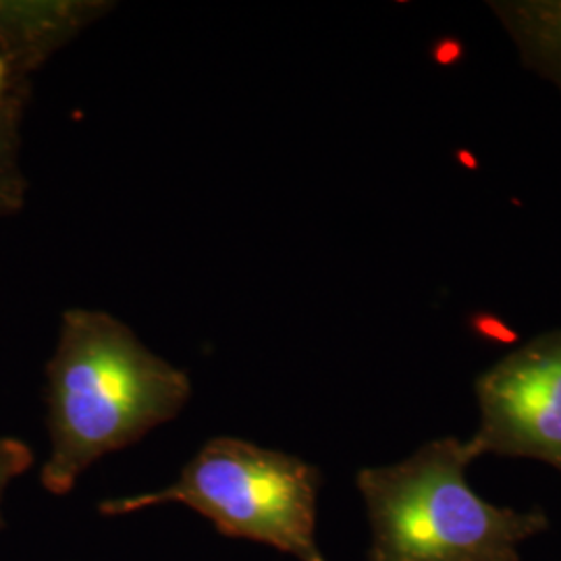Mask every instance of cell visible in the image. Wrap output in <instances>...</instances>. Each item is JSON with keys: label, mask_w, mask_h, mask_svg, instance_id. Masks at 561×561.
<instances>
[{"label": "cell", "mask_w": 561, "mask_h": 561, "mask_svg": "<svg viewBox=\"0 0 561 561\" xmlns=\"http://www.w3.org/2000/svg\"><path fill=\"white\" fill-rule=\"evenodd\" d=\"M46 375L50 456L41 482L59 497L102 456L173 421L192 396L183 370L96 310L65 312Z\"/></svg>", "instance_id": "6da1fadb"}, {"label": "cell", "mask_w": 561, "mask_h": 561, "mask_svg": "<svg viewBox=\"0 0 561 561\" xmlns=\"http://www.w3.org/2000/svg\"><path fill=\"white\" fill-rule=\"evenodd\" d=\"M466 443L442 437L410 458L356 477L373 542L368 561H520V545L549 528L541 507L484 502L470 486Z\"/></svg>", "instance_id": "7a4b0ae2"}, {"label": "cell", "mask_w": 561, "mask_h": 561, "mask_svg": "<svg viewBox=\"0 0 561 561\" xmlns=\"http://www.w3.org/2000/svg\"><path fill=\"white\" fill-rule=\"evenodd\" d=\"M321 472L296 456L233 437L210 439L171 486L99 505L125 516L162 503H183L225 537L262 542L298 561H327L317 545Z\"/></svg>", "instance_id": "3957f363"}, {"label": "cell", "mask_w": 561, "mask_h": 561, "mask_svg": "<svg viewBox=\"0 0 561 561\" xmlns=\"http://www.w3.org/2000/svg\"><path fill=\"white\" fill-rule=\"evenodd\" d=\"M479 426L466 449L528 458L561 472V329L526 341L484 370L474 385Z\"/></svg>", "instance_id": "277c9868"}, {"label": "cell", "mask_w": 561, "mask_h": 561, "mask_svg": "<svg viewBox=\"0 0 561 561\" xmlns=\"http://www.w3.org/2000/svg\"><path fill=\"white\" fill-rule=\"evenodd\" d=\"M489 7L526 67L561 90V0H507Z\"/></svg>", "instance_id": "5b68a950"}, {"label": "cell", "mask_w": 561, "mask_h": 561, "mask_svg": "<svg viewBox=\"0 0 561 561\" xmlns=\"http://www.w3.org/2000/svg\"><path fill=\"white\" fill-rule=\"evenodd\" d=\"M34 463V454L32 449L20 442V439H0V503L9 489V484L20 479L23 472H27ZM0 526H2V516H0Z\"/></svg>", "instance_id": "8992f818"}, {"label": "cell", "mask_w": 561, "mask_h": 561, "mask_svg": "<svg viewBox=\"0 0 561 561\" xmlns=\"http://www.w3.org/2000/svg\"><path fill=\"white\" fill-rule=\"evenodd\" d=\"M4 81H7V65L0 57V96H2V90H4Z\"/></svg>", "instance_id": "52a82bcc"}]
</instances>
